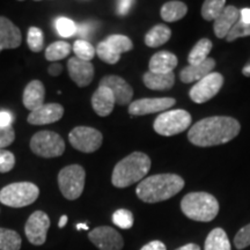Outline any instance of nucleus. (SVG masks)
Instances as JSON below:
<instances>
[{
    "label": "nucleus",
    "mask_w": 250,
    "mask_h": 250,
    "mask_svg": "<svg viewBox=\"0 0 250 250\" xmlns=\"http://www.w3.org/2000/svg\"><path fill=\"white\" fill-rule=\"evenodd\" d=\"M241 130V125L235 118L228 116H212L197 122L190 127L188 139L199 147L226 144L235 138Z\"/></svg>",
    "instance_id": "1"
},
{
    "label": "nucleus",
    "mask_w": 250,
    "mask_h": 250,
    "mask_svg": "<svg viewBox=\"0 0 250 250\" xmlns=\"http://www.w3.org/2000/svg\"><path fill=\"white\" fill-rule=\"evenodd\" d=\"M184 187V180L176 174H156L139 182L136 193L140 201L154 204L177 195Z\"/></svg>",
    "instance_id": "2"
},
{
    "label": "nucleus",
    "mask_w": 250,
    "mask_h": 250,
    "mask_svg": "<svg viewBox=\"0 0 250 250\" xmlns=\"http://www.w3.org/2000/svg\"><path fill=\"white\" fill-rule=\"evenodd\" d=\"M151 169V159L143 152H133L115 166L111 182L116 188H126L142 182Z\"/></svg>",
    "instance_id": "3"
},
{
    "label": "nucleus",
    "mask_w": 250,
    "mask_h": 250,
    "mask_svg": "<svg viewBox=\"0 0 250 250\" xmlns=\"http://www.w3.org/2000/svg\"><path fill=\"white\" fill-rule=\"evenodd\" d=\"M181 210L191 220L208 223L218 215L219 203L208 192H190L183 197Z\"/></svg>",
    "instance_id": "4"
},
{
    "label": "nucleus",
    "mask_w": 250,
    "mask_h": 250,
    "mask_svg": "<svg viewBox=\"0 0 250 250\" xmlns=\"http://www.w3.org/2000/svg\"><path fill=\"white\" fill-rule=\"evenodd\" d=\"M40 189L31 182L11 183L0 190V203L8 208H20L33 204L39 198Z\"/></svg>",
    "instance_id": "5"
},
{
    "label": "nucleus",
    "mask_w": 250,
    "mask_h": 250,
    "mask_svg": "<svg viewBox=\"0 0 250 250\" xmlns=\"http://www.w3.org/2000/svg\"><path fill=\"white\" fill-rule=\"evenodd\" d=\"M86 171L80 165L64 167L58 174V186L62 195L68 201L79 198L85 188Z\"/></svg>",
    "instance_id": "6"
},
{
    "label": "nucleus",
    "mask_w": 250,
    "mask_h": 250,
    "mask_svg": "<svg viewBox=\"0 0 250 250\" xmlns=\"http://www.w3.org/2000/svg\"><path fill=\"white\" fill-rule=\"evenodd\" d=\"M191 115L183 109L168 110L159 115L154 121V131L160 136L170 137L186 131L191 125Z\"/></svg>",
    "instance_id": "7"
},
{
    "label": "nucleus",
    "mask_w": 250,
    "mask_h": 250,
    "mask_svg": "<svg viewBox=\"0 0 250 250\" xmlns=\"http://www.w3.org/2000/svg\"><path fill=\"white\" fill-rule=\"evenodd\" d=\"M30 149L42 158H57L65 151V143L58 133L40 131L30 139Z\"/></svg>",
    "instance_id": "8"
},
{
    "label": "nucleus",
    "mask_w": 250,
    "mask_h": 250,
    "mask_svg": "<svg viewBox=\"0 0 250 250\" xmlns=\"http://www.w3.org/2000/svg\"><path fill=\"white\" fill-rule=\"evenodd\" d=\"M68 140L74 148L83 153H92L101 147L103 136L99 130L89 126H77L68 134Z\"/></svg>",
    "instance_id": "9"
},
{
    "label": "nucleus",
    "mask_w": 250,
    "mask_h": 250,
    "mask_svg": "<svg viewBox=\"0 0 250 250\" xmlns=\"http://www.w3.org/2000/svg\"><path fill=\"white\" fill-rule=\"evenodd\" d=\"M223 85L224 77L218 72H212L208 76L196 83L195 86L190 89V99L195 103H199V104L208 102V100L217 95Z\"/></svg>",
    "instance_id": "10"
},
{
    "label": "nucleus",
    "mask_w": 250,
    "mask_h": 250,
    "mask_svg": "<svg viewBox=\"0 0 250 250\" xmlns=\"http://www.w3.org/2000/svg\"><path fill=\"white\" fill-rule=\"evenodd\" d=\"M50 228L49 215L43 211H35L28 218L24 233L31 245L42 246L46 241V234Z\"/></svg>",
    "instance_id": "11"
},
{
    "label": "nucleus",
    "mask_w": 250,
    "mask_h": 250,
    "mask_svg": "<svg viewBox=\"0 0 250 250\" xmlns=\"http://www.w3.org/2000/svg\"><path fill=\"white\" fill-rule=\"evenodd\" d=\"M88 239L100 250H122L124 247V240L121 234L109 226L94 228L89 232Z\"/></svg>",
    "instance_id": "12"
},
{
    "label": "nucleus",
    "mask_w": 250,
    "mask_h": 250,
    "mask_svg": "<svg viewBox=\"0 0 250 250\" xmlns=\"http://www.w3.org/2000/svg\"><path fill=\"white\" fill-rule=\"evenodd\" d=\"M173 98H155V99H140L133 101L129 105V114L133 116L154 114V112L167 111V109L175 104Z\"/></svg>",
    "instance_id": "13"
},
{
    "label": "nucleus",
    "mask_w": 250,
    "mask_h": 250,
    "mask_svg": "<svg viewBox=\"0 0 250 250\" xmlns=\"http://www.w3.org/2000/svg\"><path fill=\"white\" fill-rule=\"evenodd\" d=\"M100 86L108 87L114 94L115 101L120 105L129 104L132 100L133 89L123 78L118 76H105L100 81Z\"/></svg>",
    "instance_id": "14"
},
{
    "label": "nucleus",
    "mask_w": 250,
    "mask_h": 250,
    "mask_svg": "<svg viewBox=\"0 0 250 250\" xmlns=\"http://www.w3.org/2000/svg\"><path fill=\"white\" fill-rule=\"evenodd\" d=\"M67 70L72 81L79 87L88 86L93 81L94 66L90 62L81 61L74 56L67 62Z\"/></svg>",
    "instance_id": "15"
},
{
    "label": "nucleus",
    "mask_w": 250,
    "mask_h": 250,
    "mask_svg": "<svg viewBox=\"0 0 250 250\" xmlns=\"http://www.w3.org/2000/svg\"><path fill=\"white\" fill-rule=\"evenodd\" d=\"M64 116V108L59 103H48L28 116V123L33 125H45L58 122Z\"/></svg>",
    "instance_id": "16"
},
{
    "label": "nucleus",
    "mask_w": 250,
    "mask_h": 250,
    "mask_svg": "<svg viewBox=\"0 0 250 250\" xmlns=\"http://www.w3.org/2000/svg\"><path fill=\"white\" fill-rule=\"evenodd\" d=\"M22 35L15 24L7 18L0 17V52L4 49H15L21 45Z\"/></svg>",
    "instance_id": "17"
},
{
    "label": "nucleus",
    "mask_w": 250,
    "mask_h": 250,
    "mask_svg": "<svg viewBox=\"0 0 250 250\" xmlns=\"http://www.w3.org/2000/svg\"><path fill=\"white\" fill-rule=\"evenodd\" d=\"M240 20V9L235 6H226L221 14L214 20V34L218 39H225L227 37L228 33L232 30V28Z\"/></svg>",
    "instance_id": "18"
},
{
    "label": "nucleus",
    "mask_w": 250,
    "mask_h": 250,
    "mask_svg": "<svg viewBox=\"0 0 250 250\" xmlns=\"http://www.w3.org/2000/svg\"><path fill=\"white\" fill-rule=\"evenodd\" d=\"M115 101L114 94L108 87L99 86V88L95 90L92 96V105L94 111L101 117H107L114 110Z\"/></svg>",
    "instance_id": "19"
},
{
    "label": "nucleus",
    "mask_w": 250,
    "mask_h": 250,
    "mask_svg": "<svg viewBox=\"0 0 250 250\" xmlns=\"http://www.w3.org/2000/svg\"><path fill=\"white\" fill-rule=\"evenodd\" d=\"M45 88L42 81L33 80L26 86L23 92V105L28 110L35 111L44 105Z\"/></svg>",
    "instance_id": "20"
},
{
    "label": "nucleus",
    "mask_w": 250,
    "mask_h": 250,
    "mask_svg": "<svg viewBox=\"0 0 250 250\" xmlns=\"http://www.w3.org/2000/svg\"><path fill=\"white\" fill-rule=\"evenodd\" d=\"M215 66V61L213 58H208L198 65H188L180 72V79L184 83H198L203 78L212 73Z\"/></svg>",
    "instance_id": "21"
},
{
    "label": "nucleus",
    "mask_w": 250,
    "mask_h": 250,
    "mask_svg": "<svg viewBox=\"0 0 250 250\" xmlns=\"http://www.w3.org/2000/svg\"><path fill=\"white\" fill-rule=\"evenodd\" d=\"M177 64H179V59L174 54L169 51H160L152 56L148 67L149 72H153V73L166 74L171 73Z\"/></svg>",
    "instance_id": "22"
},
{
    "label": "nucleus",
    "mask_w": 250,
    "mask_h": 250,
    "mask_svg": "<svg viewBox=\"0 0 250 250\" xmlns=\"http://www.w3.org/2000/svg\"><path fill=\"white\" fill-rule=\"evenodd\" d=\"M144 83L149 89L153 90H165L170 89L175 83V74L171 73H153V72H146L143 77Z\"/></svg>",
    "instance_id": "23"
},
{
    "label": "nucleus",
    "mask_w": 250,
    "mask_h": 250,
    "mask_svg": "<svg viewBox=\"0 0 250 250\" xmlns=\"http://www.w3.org/2000/svg\"><path fill=\"white\" fill-rule=\"evenodd\" d=\"M188 13V6L182 1H167L162 5L160 14L166 22H175L183 19Z\"/></svg>",
    "instance_id": "24"
},
{
    "label": "nucleus",
    "mask_w": 250,
    "mask_h": 250,
    "mask_svg": "<svg viewBox=\"0 0 250 250\" xmlns=\"http://www.w3.org/2000/svg\"><path fill=\"white\" fill-rule=\"evenodd\" d=\"M171 30L166 24H156L145 35V44L149 48H158L170 40Z\"/></svg>",
    "instance_id": "25"
},
{
    "label": "nucleus",
    "mask_w": 250,
    "mask_h": 250,
    "mask_svg": "<svg viewBox=\"0 0 250 250\" xmlns=\"http://www.w3.org/2000/svg\"><path fill=\"white\" fill-rule=\"evenodd\" d=\"M204 250H230V242L223 228H214L205 240Z\"/></svg>",
    "instance_id": "26"
},
{
    "label": "nucleus",
    "mask_w": 250,
    "mask_h": 250,
    "mask_svg": "<svg viewBox=\"0 0 250 250\" xmlns=\"http://www.w3.org/2000/svg\"><path fill=\"white\" fill-rule=\"evenodd\" d=\"M212 49V42L208 39H202L197 42V44L193 46L190 51L188 62L189 65H198L208 59V54Z\"/></svg>",
    "instance_id": "27"
},
{
    "label": "nucleus",
    "mask_w": 250,
    "mask_h": 250,
    "mask_svg": "<svg viewBox=\"0 0 250 250\" xmlns=\"http://www.w3.org/2000/svg\"><path fill=\"white\" fill-rule=\"evenodd\" d=\"M22 239L13 229L0 227V250H20Z\"/></svg>",
    "instance_id": "28"
},
{
    "label": "nucleus",
    "mask_w": 250,
    "mask_h": 250,
    "mask_svg": "<svg viewBox=\"0 0 250 250\" xmlns=\"http://www.w3.org/2000/svg\"><path fill=\"white\" fill-rule=\"evenodd\" d=\"M72 51V45L70 43L64 42V41H56L51 43L45 50V58L48 61L56 62V61H61L70 55Z\"/></svg>",
    "instance_id": "29"
},
{
    "label": "nucleus",
    "mask_w": 250,
    "mask_h": 250,
    "mask_svg": "<svg viewBox=\"0 0 250 250\" xmlns=\"http://www.w3.org/2000/svg\"><path fill=\"white\" fill-rule=\"evenodd\" d=\"M107 44L110 46V49L115 54L122 55L124 52L131 51L133 49V43L129 37L125 35H121V34H115V35L108 36L104 40Z\"/></svg>",
    "instance_id": "30"
},
{
    "label": "nucleus",
    "mask_w": 250,
    "mask_h": 250,
    "mask_svg": "<svg viewBox=\"0 0 250 250\" xmlns=\"http://www.w3.org/2000/svg\"><path fill=\"white\" fill-rule=\"evenodd\" d=\"M225 7H226L225 0H206L202 6V17L206 21H214Z\"/></svg>",
    "instance_id": "31"
},
{
    "label": "nucleus",
    "mask_w": 250,
    "mask_h": 250,
    "mask_svg": "<svg viewBox=\"0 0 250 250\" xmlns=\"http://www.w3.org/2000/svg\"><path fill=\"white\" fill-rule=\"evenodd\" d=\"M73 51L77 58L85 62L92 61L96 54V50L94 49V46L86 40H77L73 44Z\"/></svg>",
    "instance_id": "32"
},
{
    "label": "nucleus",
    "mask_w": 250,
    "mask_h": 250,
    "mask_svg": "<svg viewBox=\"0 0 250 250\" xmlns=\"http://www.w3.org/2000/svg\"><path fill=\"white\" fill-rule=\"evenodd\" d=\"M55 27L58 35L62 37H72L77 34V24L71 19L59 17L55 20Z\"/></svg>",
    "instance_id": "33"
},
{
    "label": "nucleus",
    "mask_w": 250,
    "mask_h": 250,
    "mask_svg": "<svg viewBox=\"0 0 250 250\" xmlns=\"http://www.w3.org/2000/svg\"><path fill=\"white\" fill-rule=\"evenodd\" d=\"M27 43L33 52L42 51L44 46V36H43L42 30L37 27H30L28 30Z\"/></svg>",
    "instance_id": "34"
},
{
    "label": "nucleus",
    "mask_w": 250,
    "mask_h": 250,
    "mask_svg": "<svg viewBox=\"0 0 250 250\" xmlns=\"http://www.w3.org/2000/svg\"><path fill=\"white\" fill-rule=\"evenodd\" d=\"M112 223L122 229H130L134 223L132 212L125 210V208H120V210L115 211L112 214Z\"/></svg>",
    "instance_id": "35"
},
{
    "label": "nucleus",
    "mask_w": 250,
    "mask_h": 250,
    "mask_svg": "<svg viewBox=\"0 0 250 250\" xmlns=\"http://www.w3.org/2000/svg\"><path fill=\"white\" fill-rule=\"evenodd\" d=\"M96 55L99 56V58L107 64H116V62L121 59V56L115 54L114 51L110 49V46L107 44L105 41L99 43L98 48H96Z\"/></svg>",
    "instance_id": "36"
},
{
    "label": "nucleus",
    "mask_w": 250,
    "mask_h": 250,
    "mask_svg": "<svg viewBox=\"0 0 250 250\" xmlns=\"http://www.w3.org/2000/svg\"><path fill=\"white\" fill-rule=\"evenodd\" d=\"M247 36H250V23H243L239 20L235 26L232 28V30L228 33L226 40L227 42H233V41H235L236 39Z\"/></svg>",
    "instance_id": "37"
},
{
    "label": "nucleus",
    "mask_w": 250,
    "mask_h": 250,
    "mask_svg": "<svg viewBox=\"0 0 250 250\" xmlns=\"http://www.w3.org/2000/svg\"><path fill=\"white\" fill-rule=\"evenodd\" d=\"M234 245L239 250H242L250 246V224L246 225L237 232L234 237Z\"/></svg>",
    "instance_id": "38"
},
{
    "label": "nucleus",
    "mask_w": 250,
    "mask_h": 250,
    "mask_svg": "<svg viewBox=\"0 0 250 250\" xmlns=\"http://www.w3.org/2000/svg\"><path fill=\"white\" fill-rule=\"evenodd\" d=\"M15 156L12 152L0 149V173H8L14 168Z\"/></svg>",
    "instance_id": "39"
},
{
    "label": "nucleus",
    "mask_w": 250,
    "mask_h": 250,
    "mask_svg": "<svg viewBox=\"0 0 250 250\" xmlns=\"http://www.w3.org/2000/svg\"><path fill=\"white\" fill-rule=\"evenodd\" d=\"M15 139V132L13 126H0V149L11 145Z\"/></svg>",
    "instance_id": "40"
},
{
    "label": "nucleus",
    "mask_w": 250,
    "mask_h": 250,
    "mask_svg": "<svg viewBox=\"0 0 250 250\" xmlns=\"http://www.w3.org/2000/svg\"><path fill=\"white\" fill-rule=\"evenodd\" d=\"M134 4V1L130 0H121L117 2V12L120 15H126L130 12L131 7Z\"/></svg>",
    "instance_id": "41"
},
{
    "label": "nucleus",
    "mask_w": 250,
    "mask_h": 250,
    "mask_svg": "<svg viewBox=\"0 0 250 250\" xmlns=\"http://www.w3.org/2000/svg\"><path fill=\"white\" fill-rule=\"evenodd\" d=\"M12 122H13V116L11 112L6 110L0 111V126H11Z\"/></svg>",
    "instance_id": "42"
},
{
    "label": "nucleus",
    "mask_w": 250,
    "mask_h": 250,
    "mask_svg": "<svg viewBox=\"0 0 250 250\" xmlns=\"http://www.w3.org/2000/svg\"><path fill=\"white\" fill-rule=\"evenodd\" d=\"M140 250H167V248H166L164 242L155 240V241H152L144 246Z\"/></svg>",
    "instance_id": "43"
},
{
    "label": "nucleus",
    "mask_w": 250,
    "mask_h": 250,
    "mask_svg": "<svg viewBox=\"0 0 250 250\" xmlns=\"http://www.w3.org/2000/svg\"><path fill=\"white\" fill-rule=\"evenodd\" d=\"M92 26L88 23H83L80 26L77 27V34H79L81 37H87L89 36V33L92 31Z\"/></svg>",
    "instance_id": "44"
},
{
    "label": "nucleus",
    "mask_w": 250,
    "mask_h": 250,
    "mask_svg": "<svg viewBox=\"0 0 250 250\" xmlns=\"http://www.w3.org/2000/svg\"><path fill=\"white\" fill-rule=\"evenodd\" d=\"M48 72H49V74L50 76H52V77H58L59 74L62 73V66L61 64H59V62H52L51 65H50L49 66V68H48Z\"/></svg>",
    "instance_id": "45"
},
{
    "label": "nucleus",
    "mask_w": 250,
    "mask_h": 250,
    "mask_svg": "<svg viewBox=\"0 0 250 250\" xmlns=\"http://www.w3.org/2000/svg\"><path fill=\"white\" fill-rule=\"evenodd\" d=\"M240 21L243 23H250V8H242L240 11Z\"/></svg>",
    "instance_id": "46"
},
{
    "label": "nucleus",
    "mask_w": 250,
    "mask_h": 250,
    "mask_svg": "<svg viewBox=\"0 0 250 250\" xmlns=\"http://www.w3.org/2000/svg\"><path fill=\"white\" fill-rule=\"evenodd\" d=\"M176 250H201V247L196 245V243H188V245L180 247Z\"/></svg>",
    "instance_id": "47"
},
{
    "label": "nucleus",
    "mask_w": 250,
    "mask_h": 250,
    "mask_svg": "<svg viewBox=\"0 0 250 250\" xmlns=\"http://www.w3.org/2000/svg\"><path fill=\"white\" fill-rule=\"evenodd\" d=\"M67 224V215H62L61 219H59L58 223V227L59 228H64L65 225Z\"/></svg>",
    "instance_id": "48"
},
{
    "label": "nucleus",
    "mask_w": 250,
    "mask_h": 250,
    "mask_svg": "<svg viewBox=\"0 0 250 250\" xmlns=\"http://www.w3.org/2000/svg\"><path fill=\"white\" fill-rule=\"evenodd\" d=\"M242 73H243V76L250 77V62L249 64H247L246 66L242 68Z\"/></svg>",
    "instance_id": "49"
},
{
    "label": "nucleus",
    "mask_w": 250,
    "mask_h": 250,
    "mask_svg": "<svg viewBox=\"0 0 250 250\" xmlns=\"http://www.w3.org/2000/svg\"><path fill=\"white\" fill-rule=\"evenodd\" d=\"M77 229H88V226H87V225L86 224H78L77 225Z\"/></svg>",
    "instance_id": "50"
}]
</instances>
